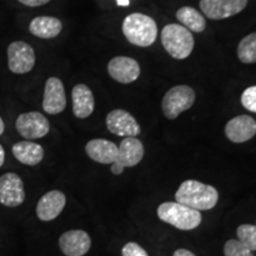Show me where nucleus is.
Here are the masks:
<instances>
[{
    "label": "nucleus",
    "mask_w": 256,
    "mask_h": 256,
    "mask_svg": "<svg viewBox=\"0 0 256 256\" xmlns=\"http://www.w3.org/2000/svg\"><path fill=\"white\" fill-rule=\"evenodd\" d=\"M174 197L178 203L200 211L212 209L220 196L218 191L211 185L188 179L180 184Z\"/></svg>",
    "instance_id": "nucleus-1"
},
{
    "label": "nucleus",
    "mask_w": 256,
    "mask_h": 256,
    "mask_svg": "<svg viewBox=\"0 0 256 256\" xmlns=\"http://www.w3.org/2000/svg\"><path fill=\"white\" fill-rule=\"evenodd\" d=\"M122 32L133 46L147 48L152 46L158 36L154 19L142 14H132L124 19Z\"/></svg>",
    "instance_id": "nucleus-2"
},
{
    "label": "nucleus",
    "mask_w": 256,
    "mask_h": 256,
    "mask_svg": "<svg viewBox=\"0 0 256 256\" xmlns=\"http://www.w3.org/2000/svg\"><path fill=\"white\" fill-rule=\"evenodd\" d=\"M162 44L174 60H185L194 51V40L191 31L180 24H168L162 31Z\"/></svg>",
    "instance_id": "nucleus-3"
},
{
    "label": "nucleus",
    "mask_w": 256,
    "mask_h": 256,
    "mask_svg": "<svg viewBox=\"0 0 256 256\" xmlns=\"http://www.w3.org/2000/svg\"><path fill=\"white\" fill-rule=\"evenodd\" d=\"M156 214L162 222L180 230H194L202 223L200 211L178 202H165L160 204Z\"/></svg>",
    "instance_id": "nucleus-4"
},
{
    "label": "nucleus",
    "mask_w": 256,
    "mask_h": 256,
    "mask_svg": "<svg viewBox=\"0 0 256 256\" xmlns=\"http://www.w3.org/2000/svg\"><path fill=\"white\" fill-rule=\"evenodd\" d=\"M196 101V92L188 86H176L166 92L162 101V113L168 119L174 120L183 112L190 110Z\"/></svg>",
    "instance_id": "nucleus-5"
},
{
    "label": "nucleus",
    "mask_w": 256,
    "mask_h": 256,
    "mask_svg": "<svg viewBox=\"0 0 256 256\" xmlns=\"http://www.w3.org/2000/svg\"><path fill=\"white\" fill-rule=\"evenodd\" d=\"M8 69L14 74L23 75L30 72L36 64L34 48L25 42H14L8 48Z\"/></svg>",
    "instance_id": "nucleus-6"
},
{
    "label": "nucleus",
    "mask_w": 256,
    "mask_h": 256,
    "mask_svg": "<svg viewBox=\"0 0 256 256\" xmlns=\"http://www.w3.org/2000/svg\"><path fill=\"white\" fill-rule=\"evenodd\" d=\"M16 130L26 140H36L49 133L50 124L49 120L40 112H28L17 118Z\"/></svg>",
    "instance_id": "nucleus-7"
},
{
    "label": "nucleus",
    "mask_w": 256,
    "mask_h": 256,
    "mask_svg": "<svg viewBox=\"0 0 256 256\" xmlns=\"http://www.w3.org/2000/svg\"><path fill=\"white\" fill-rule=\"evenodd\" d=\"M248 0H200V8L206 18L220 20L238 14L246 8Z\"/></svg>",
    "instance_id": "nucleus-8"
},
{
    "label": "nucleus",
    "mask_w": 256,
    "mask_h": 256,
    "mask_svg": "<svg viewBox=\"0 0 256 256\" xmlns=\"http://www.w3.org/2000/svg\"><path fill=\"white\" fill-rule=\"evenodd\" d=\"M24 183L14 172H8L0 177V203L8 208H17L25 200Z\"/></svg>",
    "instance_id": "nucleus-9"
},
{
    "label": "nucleus",
    "mask_w": 256,
    "mask_h": 256,
    "mask_svg": "<svg viewBox=\"0 0 256 256\" xmlns=\"http://www.w3.org/2000/svg\"><path fill=\"white\" fill-rule=\"evenodd\" d=\"M108 130L118 136H138L142 133V127L132 114L124 110H114L106 118Z\"/></svg>",
    "instance_id": "nucleus-10"
},
{
    "label": "nucleus",
    "mask_w": 256,
    "mask_h": 256,
    "mask_svg": "<svg viewBox=\"0 0 256 256\" xmlns=\"http://www.w3.org/2000/svg\"><path fill=\"white\" fill-rule=\"evenodd\" d=\"M108 74L114 81L130 84L140 76V66L134 58L127 56H116L108 63Z\"/></svg>",
    "instance_id": "nucleus-11"
},
{
    "label": "nucleus",
    "mask_w": 256,
    "mask_h": 256,
    "mask_svg": "<svg viewBox=\"0 0 256 256\" xmlns=\"http://www.w3.org/2000/svg\"><path fill=\"white\" fill-rule=\"evenodd\" d=\"M66 107V96L63 82L57 78H48L44 88L43 110L50 115L62 113Z\"/></svg>",
    "instance_id": "nucleus-12"
},
{
    "label": "nucleus",
    "mask_w": 256,
    "mask_h": 256,
    "mask_svg": "<svg viewBox=\"0 0 256 256\" xmlns=\"http://www.w3.org/2000/svg\"><path fill=\"white\" fill-rule=\"evenodd\" d=\"M58 244L66 256H84L92 247V240L83 230H69L60 235Z\"/></svg>",
    "instance_id": "nucleus-13"
},
{
    "label": "nucleus",
    "mask_w": 256,
    "mask_h": 256,
    "mask_svg": "<svg viewBox=\"0 0 256 256\" xmlns=\"http://www.w3.org/2000/svg\"><path fill=\"white\" fill-rule=\"evenodd\" d=\"M224 132L232 142L242 144L249 142L256 134V121L249 115H238L228 121Z\"/></svg>",
    "instance_id": "nucleus-14"
},
{
    "label": "nucleus",
    "mask_w": 256,
    "mask_h": 256,
    "mask_svg": "<svg viewBox=\"0 0 256 256\" xmlns=\"http://www.w3.org/2000/svg\"><path fill=\"white\" fill-rule=\"evenodd\" d=\"M66 204V198L62 191L52 190L46 192L37 203V217L43 222H49V220H55L62 212Z\"/></svg>",
    "instance_id": "nucleus-15"
},
{
    "label": "nucleus",
    "mask_w": 256,
    "mask_h": 256,
    "mask_svg": "<svg viewBox=\"0 0 256 256\" xmlns=\"http://www.w3.org/2000/svg\"><path fill=\"white\" fill-rule=\"evenodd\" d=\"M89 158L100 164H113L116 162L119 147L113 142L106 139H92L86 145Z\"/></svg>",
    "instance_id": "nucleus-16"
},
{
    "label": "nucleus",
    "mask_w": 256,
    "mask_h": 256,
    "mask_svg": "<svg viewBox=\"0 0 256 256\" xmlns=\"http://www.w3.org/2000/svg\"><path fill=\"white\" fill-rule=\"evenodd\" d=\"M72 112L74 115L78 119H87L90 116L95 108L94 94L88 86L76 84L72 92Z\"/></svg>",
    "instance_id": "nucleus-17"
},
{
    "label": "nucleus",
    "mask_w": 256,
    "mask_h": 256,
    "mask_svg": "<svg viewBox=\"0 0 256 256\" xmlns=\"http://www.w3.org/2000/svg\"><path fill=\"white\" fill-rule=\"evenodd\" d=\"M118 147H119V153H118L116 162H119L124 168H133L138 165L145 154L142 142L136 136L124 138Z\"/></svg>",
    "instance_id": "nucleus-18"
},
{
    "label": "nucleus",
    "mask_w": 256,
    "mask_h": 256,
    "mask_svg": "<svg viewBox=\"0 0 256 256\" xmlns=\"http://www.w3.org/2000/svg\"><path fill=\"white\" fill-rule=\"evenodd\" d=\"M14 158L22 164L28 166H36L44 158V148L40 144L28 142H18L12 147Z\"/></svg>",
    "instance_id": "nucleus-19"
},
{
    "label": "nucleus",
    "mask_w": 256,
    "mask_h": 256,
    "mask_svg": "<svg viewBox=\"0 0 256 256\" xmlns=\"http://www.w3.org/2000/svg\"><path fill=\"white\" fill-rule=\"evenodd\" d=\"M63 25L58 18L49 17V16H40L34 18L28 25V30L34 37L50 40L58 36L62 31Z\"/></svg>",
    "instance_id": "nucleus-20"
},
{
    "label": "nucleus",
    "mask_w": 256,
    "mask_h": 256,
    "mask_svg": "<svg viewBox=\"0 0 256 256\" xmlns=\"http://www.w3.org/2000/svg\"><path fill=\"white\" fill-rule=\"evenodd\" d=\"M176 17L180 22V25H183L188 30L197 32V34L203 32L206 28V20L204 16L191 6H183L179 8L176 14Z\"/></svg>",
    "instance_id": "nucleus-21"
},
{
    "label": "nucleus",
    "mask_w": 256,
    "mask_h": 256,
    "mask_svg": "<svg viewBox=\"0 0 256 256\" xmlns=\"http://www.w3.org/2000/svg\"><path fill=\"white\" fill-rule=\"evenodd\" d=\"M238 57L242 63H256V32L246 36L238 46Z\"/></svg>",
    "instance_id": "nucleus-22"
},
{
    "label": "nucleus",
    "mask_w": 256,
    "mask_h": 256,
    "mask_svg": "<svg viewBox=\"0 0 256 256\" xmlns=\"http://www.w3.org/2000/svg\"><path fill=\"white\" fill-rule=\"evenodd\" d=\"M238 240L250 252L256 250V226L242 224L238 228Z\"/></svg>",
    "instance_id": "nucleus-23"
},
{
    "label": "nucleus",
    "mask_w": 256,
    "mask_h": 256,
    "mask_svg": "<svg viewBox=\"0 0 256 256\" xmlns=\"http://www.w3.org/2000/svg\"><path fill=\"white\" fill-rule=\"evenodd\" d=\"M224 256H254L252 252L242 244L238 240H229L224 244Z\"/></svg>",
    "instance_id": "nucleus-24"
},
{
    "label": "nucleus",
    "mask_w": 256,
    "mask_h": 256,
    "mask_svg": "<svg viewBox=\"0 0 256 256\" xmlns=\"http://www.w3.org/2000/svg\"><path fill=\"white\" fill-rule=\"evenodd\" d=\"M241 104L246 110L256 113V86L249 87L243 92L241 96Z\"/></svg>",
    "instance_id": "nucleus-25"
},
{
    "label": "nucleus",
    "mask_w": 256,
    "mask_h": 256,
    "mask_svg": "<svg viewBox=\"0 0 256 256\" xmlns=\"http://www.w3.org/2000/svg\"><path fill=\"white\" fill-rule=\"evenodd\" d=\"M121 254L122 256H148L145 249L136 242L126 243L121 250Z\"/></svg>",
    "instance_id": "nucleus-26"
},
{
    "label": "nucleus",
    "mask_w": 256,
    "mask_h": 256,
    "mask_svg": "<svg viewBox=\"0 0 256 256\" xmlns=\"http://www.w3.org/2000/svg\"><path fill=\"white\" fill-rule=\"evenodd\" d=\"M18 2L28 8H40V6L46 5L48 2H50V0H18Z\"/></svg>",
    "instance_id": "nucleus-27"
},
{
    "label": "nucleus",
    "mask_w": 256,
    "mask_h": 256,
    "mask_svg": "<svg viewBox=\"0 0 256 256\" xmlns=\"http://www.w3.org/2000/svg\"><path fill=\"white\" fill-rule=\"evenodd\" d=\"M124 168L121 164H119V162H114L113 164H112V174H115V176H119L124 172Z\"/></svg>",
    "instance_id": "nucleus-28"
},
{
    "label": "nucleus",
    "mask_w": 256,
    "mask_h": 256,
    "mask_svg": "<svg viewBox=\"0 0 256 256\" xmlns=\"http://www.w3.org/2000/svg\"><path fill=\"white\" fill-rule=\"evenodd\" d=\"M174 256H196L194 254V252L188 250V249H184V248H180V249H177L174 252Z\"/></svg>",
    "instance_id": "nucleus-29"
},
{
    "label": "nucleus",
    "mask_w": 256,
    "mask_h": 256,
    "mask_svg": "<svg viewBox=\"0 0 256 256\" xmlns=\"http://www.w3.org/2000/svg\"><path fill=\"white\" fill-rule=\"evenodd\" d=\"M4 162H5V150L4 147L0 145V168L4 165Z\"/></svg>",
    "instance_id": "nucleus-30"
},
{
    "label": "nucleus",
    "mask_w": 256,
    "mask_h": 256,
    "mask_svg": "<svg viewBox=\"0 0 256 256\" xmlns=\"http://www.w3.org/2000/svg\"><path fill=\"white\" fill-rule=\"evenodd\" d=\"M118 5L119 6H128L130 5V0H116Z\"/></svg>",
    "instance_id": "nucleus-31"
},
{
    "label": "nucleus",
    "mask_w": 256,
    "mask_h": 256,
    "mask_svg": "<svg viewBox=\"0 0 256 256\" xmlns=\"http://www.w3.org/2000/svg\"><path fill=\"white\" fill-rule=\"evenodd\" d=\"M4 130H5V124H4V121H2V118H0V136L4 133Z\"/></svg>",
    "instance_id": "nucleus-32"
}]
</instances>
